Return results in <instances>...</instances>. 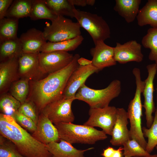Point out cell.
I'll list each match as a JSON object with an SVG mask.
<instances>
[{"mask_svg":"<svg viewBox=\"0 0 157 157\" xmlns=\"http://www.w3.org/2000/svg\"><path fill=\"white\" fill-rule=\"evenodd\" d=\"M80 58L79 54H76L71 62L63 69L39 80L30 81L27 99L35 104L39 113L47 105L63 95L69 78L79 65L78 60Z\"/></svg>","mask_w":157,"mask_h":157,"instance_id":"6da1fadb","label":"cell"},{"mask_svg":"<svg viewBox=\"0 0 157 157\" xmlns=\"http://www.w3.org/2000/svg\"><path fill=\"white\" fill-rule=\"evenodd\" d=\"M0 135L11 141L25 157H52L46 145L22 128L11 116L0 114Z\"/></svg>","mask_w":157,"mask_h":157,"instance_id":"7a4b0ae2","label":"cell"},{"mask_svg":"<svg viewBox=\"0 0 157 157\" xmlns=\"http://www.w3.org/2000/svg\"><path fill=\"white\" fill-rule=\"evenodd\" d=\"M60 139L72 144L81 143L92 144L99 140L107 138L103 130L84 125H78L72 123H61L54 125Z\"/></svg>","mask_w":157,"mask_h":157,"instance_id":"3957f363","label":"cell"},{"mask_svg":"<svg viewBox=\"0 0 157 157\" xmlns=\"http://www.w3.org/2000/svg\"><path fill=\"white\" fill-rule=\"evenodd\" d=\"M121 91V83L117 79L113 80L107 87L101 89H92L84 84L76 92L75 99L85 102L90 108H103L109 106L110 101L118 97Z\"/></svg>","mask_w":157,"mask_h":157,"instance_id":"277c9868","label":"cell"},{"mask_svg":"<svg viewBox=\"0 0 157 157\" xmlns=\"http://www.w3.org/2000/svg\"><path fill=\"white\" fill-rule=\"evenodd\" d=\"M136 88L133 98L130 102L127 113L130 124V139L136 140L145 150L147 144L142 133L141 117L142 116L141 94L144 85V81L142 80L141 75L135 76Z\"/></svg>","mask_w":157,"mask_h":157,"instance_id":"5b68a950","label":"cell"},{"mask_svg":"<svg viewBox=\"0 0 157 157\" xmlns=\"http://www.w3.org/2000/svg\"><path fill=\"white\" fill-rule=\"evenodd\" d=\"M51 22V24H47L43 31L47 41L59 42L73 39L81 35V27L77 22H73L61 16H57Z\"/></svg>","mask_w":157,"mask_h":157,"instance_id":"8992f818","label":"cell"},{"mask_svg":"<svg viewBox=\"0 0 157 157\" xmlns=\"http://www.w3.org/2000/svg\"><path fill=\"white\" fill-rule=\"evenodd\" d=\"M75 17L81 27L91 36L94 44L110 38V31L107 22L101 16L89 12L76 9Z\"/></svg>","mask_w":157,"mask_h":157,"instance_id":"52a82bcc","label":"cell"},{"mask_svg":"<svg viewBox=\"0 0 157 157\" xmlns=\"http://www.w3.org/2000/svg\"><path fill=\"white\" fill-rule=\"evenodd\" d=\"M75 98H67L62 95L49 103L42 110L41 113L55 124L61 123H72L74 116L72 104Z\"/></svg>","mask_w":157,"mask_h":157,"instance_id":"ba28073f","label":"cell"},{"mask_svg":"<svg viewBox=\"0 0 157 157\" xmlns=\"http://www.w3.org/2000/svg\"><path fill=\"white\" fill-rule=\"evenodd\" d=\"M117 108L108 106L103 108H90L89 117L83 125L102 129L105 133L111 135L117 116Z\"/></svg>","mask_w":157,"mask_h":157,"instance_id":"9c48e42d","label":"cell"},{"mask_svg":"<svg viewBox=\"0 0 157 157\" xmlns=\"http://www.w3.org/2000/svg\"><path fill=\"white\" fill-rule=\"evenodd\" d=\"M74 55L68 52L61 51L39 52V68L42 73L49 74L65 67L72 61Z\"/></svg>","mask_w":157,"mask_h":157,"instance_id":"30bf717a","label":"cell"},{"mask_svg":"<svg viewBox=\"0 0 157 157\" xmlns=\"http://www.w3.org/2000/svg\"><path fill=\"white\" fill-rule=\"evenodd\" d=\"M146 68L148 75L144 81V85L142 93L144 97L142 107L145 110L146 126L149 128L154 121V117L152 116V113L155 112L156 109L154 101V81L157 72V64L154 63L148 65Z\"/></svg>","mask_w":157,"mask_h":157,"instance_id":"8fae6325","label":"cell"},{"mask_svg":"<svg viewBox=\"0 0 157 157\" xmlns=\"http://www.w3.org/2000/svg\"><path fill=\"white\" fill-rule=\"evenodd\" d=\"M99 70L92 64L86 66L79 65L70 75L63 95L67 98H75V94L88 78Z\"/></svg>","mask_w":157,"mask_h":157,"instance_id":"7c38bea8","label":"cell"},{"mask_svg":"<svg viewBox=\"0 0 157 157\" xmlns=\"http://www.w3.org/2000/svg\"><path fill=\"white\" fill-rule=\"evenodd\" d=\"M115 61L124 64L131 62L140 63L144 55L141 51V45L135 40L129 41L123 44L117 42L114 47Z\"/></svg>","mask_w":157,"mask_h":157,"instance_id":"4fadbf2b","label":"cell"},{"mask_svg":"<svg viewBox=\"0 0 157 157\" xmlns=\"http://www.w3.org/2000/svg\"><path fill=\"white\" fill-rule=\"evenodd\" d=\"M39 53L22 52L20 54L18 58V71L20 78H28L33 81L41 79V77L44 75L39 68Z\"/></svg>","mask_w":157,"mask_h":157,"instance_id":"5bb4252c","label":"cell"},{"mask_svg":"<svg viewBox=\"0 0 157 157\" xmlns=\"http://www.w3.org/2000/svg\"><path fill=\"white\" fill-rule=\"evenodd\" d=\"M90 53L92 57V64L99 71L116 64L114 58V47L106 44L104 41L97 42L95 47L90 49Z\"/></svg>","mask_w":157,"mask_h":157,"instance_id":"9a60e30c","label":"cell"},{"mask_svg":"<svg viewBox=\"0 0 157 157\" xmlns=\"http://www.w3.org/2000/svg\"><path fill=\"white\" fill-rule=\"evenodd\" d=\"M19 57L0 62V95L6 93L12 84L20 78L18 71Z\"/></svg>","mask_w":157,"mask_h":157,"instance_id":"2e32d148","label":"cell"},{"mask_svg":"<svg viewBox=\"0 0 157 157\" xmlns=\"http://www.w3.org/2000/svg\"><path fill=\"white\" fill-rule=\"evenodd\" d=\"M32 135L37 140L46 145L52 142H59L60 140L54 125L41 113L39 115L36 129Z\"/></svg>","mask_w":157,"mask_h":157,"instance_id":"e0dca14e","label":"cell"},{"mask_svg":"<svg viewBox=\"0 0 157 157\" xmlns=\"http://www.w3.org/2000/svg\"><path fill=\"white\" fill-rule=\"evenodd\" d=\"M127 112L123 108H117V119L113 127L110 142L113 145L122 146L130 139L129 130L127 128Z\"/></svg>","mask_w":157,"mask_h":157,"instance_id":"ac0fdd59","label":"cell"},{"mask_svg":"<svg viewBox=\"0 0 157 157\" xmlns=\"http://www.w3.org/2000/svg\"><path fill=\"white\" fill-rule=\"evenodd\" d=\"M19 38L22 44V52L24 53L40 52L47 42L43 32L34 28L22 33Z\"/></svg>","mask_w":157,"mask_h":157,"instance_id":"d6986e66","label":"cell"},{"mask_svg":"<svg viewBox=\"0 0 157 157\" xmlns=\"http://www.w3.org/2000/svg\"><path fill=\"white\" fill-rule=\"evenodd\" d=\"M46 147L52 157H85V152L94 149L90 147L78 149L72 144L61 139L59 142H52L47 144Z\"/></svg>","mask_w":157,"mask_h":157,"instance_id":"ffe728a7","label":"cell"},{"mask_svg":"<svg viewBox=\"0 0 157 157\" xmlns=\"http://www.w3.org/2000/svg\"><path fill=\"white\" fill-rule=\"evenodd\" d=\"M113 9L129 23L135 20L139 10L141 0H116Z\"/></svg>","mask_w":157,"mask_h":157,"instance_id":"44dd1931","label":"cell"},{"mask_svg":"<svg viewBox=\"0 0 157 157\" xmlns=\"http://www.w3.org/2000/svg\"><path fill=\"white\" fill-rule=\"evenodd\" d=\"M136 18L138 25L141 27L147 25L157 28V0H148L139 10Z\"/></svg>","mask_w":157,"mask_h":157,"instance_id":"7402d4cb","label":"cell"},{"mask_svg":"<svg viewBox=\"0 0 157 157\" xmlns=\"http://www.w3.org/2000/svg\"><path fill=\"white\" fill-rule=\"evenodd\" d=\"M22 52V44L19 38L0 41V62L19 57Z\"/></svg>","mask_w":157,"mask_h":157,"instance_id":"603a6c76","label":"cell"},{"mask_svg":"<svg viewBox=\"0 0 157 157\" xmlns=\"http://www.w3.org/2000/svg\"><path fill=\"white\" fill-rule=\"evenodd\" d=\"M84 39L81 35L74 39L56 42H47L40 52H48L61 51L68 52L74 51L82 43Z\"/></svg>","mask_w":157,"mask_h":157,"instance_id":"cb8c5ba5","label":"cell"},{"mask_svg":"<svg viewBox=\"0 0 157 157\" xmlns=\"http://www.w3.org/2000/svg\"><path fill=\"white\" fill-rule=\"evenodd\" d=\"M47 7L57 16L75 18L76 9L69 0H44Z\"/></svg>","mask_w":157,"mask_h":157,"instance_id":"d4e9b609","label":"cell"},{"mask_svg":"<svg viewBox=\"0 0 157 157\" xmlns=\"http://www.w3.org/2000/svg\"><path fill=\"white\" fill-rule=\"evenodd\" d=\"M32 0L13 1L7 13L6 17L17 19L30 17Z\"/></svg>","mask_w":157,"mask_h":157,"instance_id":"484cf974","label":"cell"},{"mask_svg":"<svg viewBox=\"0 0 157 157\" xmlns=\"http://www.w3.org/2000/svg\"><path fill=\"white\" fill-rule=\"evenodd\" d=\"M46 6L44 0H32V6L30 17L32 20L45 19L52 21L57 17Z\"/></svg>","mask_w":157,"mask_h":157,"instance_id":"4316f807","label":"cell"},{"mask_svg":"<svg viewBox=\"0 0 157 157\" xmlns=\"http://www.w3.org/2000/svg\"><path fill=\"white\" fill-rule=\"evenodd\" d=\"M18 19L5 17L0 20V41L18 38Z\"/></svg>","mask_w":157,"mask_h":157,"instance_id":"83f0119b","label":"cell"},{"mask_svg":"<svg viewBox=\"0 0 157 157\" xmlns=\"http://www.w3.org/2000/svg\"><path fill=\"white\" fill-rule=\"evenodd\" d=\"M30 81L28 78H22L13 82L9 89L10 94L21 104L26 100L28 97Z\"/></svg>","mask_w":157,"mask_h":157,"instance_id":"f1b7e54d","label":"cell"},{"mask_svg":"<svg viewBox=\"0 0 157 157\" xmlns=\"http://www.w3.org/2000/svg\"><path fill=\"white\" fill-rule=\"evenodd\" d=\"M141 42L143 46L150 50L148 58L157 64V28H151L143 37Z\"/></svg>","mask_w":157,"mask_h":157,"instance_id":"f546056e","label":"cell"},{"mask_svg":"<svg viewBox=\"0 0 157 157\" xmlns=\"http://www.w3.org/2000/svg\"><path fill=\"white\" fill-rule=\"evenodd\" d=\"M142 130L144 137L148 138L145 150L150 154L157 145V97L156 107L153 122L149 128L143 127Z\"/></svg>","mask_w":157,"mask_h":157,"instance_id":"4dcf8cb0","label":"cell"},{"mask_svg":"<svg viewBox=\"0 0 157 157\" xmlns=\"http://www.w3.org/2000/svg\"><path fill=\"white\" fill-rule=\"evenodd\" d=\"M21 104L18 100L10 94L0 95V110L1 113L12 116Z\"/></svg>","mask_w":157,"mask_h":157,"instance_id":"1f68e13d","label":"cell"},{"mask_svg":"<svg viewBox=\"0 0 157 157\" xmlns=\"http://www.w3.org/2000/svg\"><path fill=\"white\" fill-rule=\"evenodd\" d=\"M123 146L124 157H145L150 155L134 139L129 140Z\"/></svg>","mask_w":157,"mask_h":157,"instance_id":"d6a6232c","label":"cell"},{"mask_svg":"<svg viewBox=\"0 0 157 157\" xmlns=\"http://www.w3.org/2000/svg\"><path fill=\"white\" fill-rule=\"evenodd\" d=\"M0 157H25L19 153L11 141L0 135Z\"/></svg>","mask_w":157,"mask_h":157,"instance_id":"836d02e7","label":"cell"},{"mask_svg":"<svg viewBox=\"0 0 157 157\" xmlns=\"http://www.w3.org/2000/svg\"><path fill=\"white\" fill-rule=\"evenodd\" d=\"M21 113L32 119L37 124L39 113L35 104L31 101L27 99L18 110Z\"/></svg>","mask_w":157,"mask_h":157,"instance_id":"e575fe53","label":"cell"},{"mask_svg":"<svg viewBox=\"0 0 157 157\" xmlns=\"http://www.w3.org/2000/svg\"><path fill=\"white\" fill-rule=\"evenodd\" d=\"M22 128L32 133L36 129L37 124L32 119L19 112L15 111L12 116Z\"/></svg>","mask_w":157,"mask_h":157,"instance_id":"d590c367","label":"cell"},{"mask_svg":"<svg viewBox=\"0 0 157 157\" xmlns=\"http://www.w3.org/2000/svg\"><path fill=\"white\" fill-rule=\"evenodd\" d=\"M13 1V0H0V20L6 17L8 10Z\"/></svg>","mask_w":157,"mask_h":157,"instance_id":"8d00e7d4","label":"cell"},{"mask_svg":"<svg viewBox=\"0 0 157 157\" xmlns=\"http://www.w3.org/2000/svg\"><path fill=\"white\" fill-rule=\"evenodd\" d=\"M115 149L113 148L109 147L104 149L101 155L103 157H112Z\"/></svg>","mask_w":157,"mask_h":157,"instance_id":"74e56055","label":"cell"},{"mask_svg":"<svg viewBox=\"0 0 157 157\" xmlns=\"http://www.w3.org/2000/svg\"><path fill=\"white\" fill-rule=\"evenodd\" d=\"M74 6L84 7L87 5V0H69Z\"/></svg>","mask_w":157,"mask_h":157,"instance_id":"f35d334b","label":"cell"},{"mask_svg":"<svg viewBox=\"0 0 157 157\" xmlns=\"http://www.w3.org/2000/svg\"><path fill=\"white\" fill-rule=\"evenodd\" d=\"M78 63L79 65L81 66H86L92 64V61L83 57L80 58L78 60Z\"/></svg>","mask_w":157,"mask_h":157,"instance_id":"ab89813d","label":"cell"},{"mask_svg":"<svg viewBox=\"0 0 157 157\" xmlns=\"http://www.w3.org/2000/svg\"><path fill=\"white\" fill-rule=\"evenodd\" d=\"M123 150V148L122 147H119L117 149H115L112 157H122Z\"/></svg>","mask_w":157,"mask_h":157,"instance_id":"60d3db41","label":"cell"},{"mask_svg":"<svg viewBox=\"0 0 157 157\" xmlns=\"http://www.w3.org/2000/svg\"><path fill=\"white\" fill-rule=\"evenodd\" d=\"M95 0H87V4L88 5L93 6L95 4Z\"/></svg>","mask_w":157,"mask_h":157,"instance_id":"b9f144b4","label":"cell"},{"mask_svg":"<svg viewBox=\"0 0 157 157\" xmlns=\"http://www.w3.org/2000/svg\"><path fill=\"white\" fill-rule=\"evenodd\" d=\"M145 157H157V154H154L153 155H150L149 156Z\"/></svg>","mask_w":157,"mask_h":157,"instance_id":"7bdbcfd3","label":"cell"},{"mask_svg":"<svg viewBox=\"0 0 157 157\" xmlns=\"http://www.w3.org/2000/svg\"><path fill=\"white\" fill-rule=\"evenodd\" d=\"M155 148L157 150V145L156 147Z\"/></svg>","mask_w":157,"mask_h":157,"instance_id":"ee69618b","label":"cell"}]
</instances>
